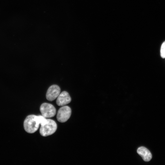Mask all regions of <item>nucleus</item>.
I'll list each match as a JSON object with an SVG mask.
<instances>
[{
  "mask_svg": "<svg viewBox=\"0 0 165 165\" xmlns=\"http://www.w3.org/2000/svg\"><path fill=\"white\" fill-rule=\"evenodd\" d=\"M137 152L145 161H149L152 158V155L150 151L144 147L138 148Z\"/></svg>",
  "mask_w": 165,
  "mask_h": 165,
  "instance_id": "nucleus-7",
  "label": "nucleus"
},
{
  "mask_svg": "<svg viewBox=\"0 0 165 165\" xmlns=\"http://www.w3.org/2000/svg\"><path fill=\"white\" fill-rule=\"evenodd\" d=\"M61 89L56 85L50 86L47 90L46 94V99L50 101H52L58 97L60 93Z\"/></svg>",
  "mask_w": 165,
  "mask_h": 165,
  "instance_id": "nucleus-5",
  "label": "nucleus"
},
{
  "mask_svg": "<svg viewBox=\"0 0 165 165\" xmlns=\"http://www.w3.org/2000/svg\"><path fill=\"white\" fill-rule=\"evenodd\" d=\"M40 125L38 116L31 115L25 118L24 123L25 130L28 133H33L38 129Z\"/></svg>",
  "mask_w": 165,
  "mask_h": 165,
  "instance_id": "nucleus-1",
  "label": "nucleus"
},
{
  "mask_svg": "<svg viewBox=\"0 0 165 165\" xmlns=\"http://www.w3.org/2000/svg\"><path fill=\"white\" fill-rule=\"evenodd\" d=\"M160 56L162 58H165V41L163 43L161 46Z\"/></svg>",
  "mask_w": 165,
  "mask_h": 165,
  "instance_id": "nucleus-8",
  "label": "nucleus"
},
{
  "mask_svg": "<svg viewBox=\"0 0 165 165\" xmlns=\"http://www.w3.org/2000/svg\"><path fill=\"white\" fill-rule=\"evenodd\" d=\"M40 110L42 115L45 118H51L54 116L56 114V109L52 104L46 103L42 104Z\"/></svg>",
  "mask_w": 165,
  "mask_h": 165,
  "instance_id": "nucleus-4",
  "label": "nucleus"
},
{
  "mask_svg": "<svg viewBox=\"0 0 165 165\" xmlns=\"http://www.w3.org/2000/svg\"><path fill=\"white\" fill-rule=\"evenodd\" d=\"M40 124L42 125L44 124L46 122L47 119L43 116H38Z\"/></svg>",
  "mask_w": 165,
  "mask_h": 165,
  "instance_id": "nucleus-9",
  "label": "nucleus"
},
{
  "mask_svg": "<svg viewBox=\"0 0 165 165\" xmlns=\"http://www.w3.org/2000/svg\"><path fill=\"white\" fill-rule=\"evenodd\" d=\"M71 114V108L68 106H64L58 110L57 115V120L61 123H64L70 118Z\"/></svg>",
  "mask_w": 165,
  "mask_h": 165,
  "instance_id": "nucleus-3",
  "label": "nucleus"
},
{
  "mask_svg": "<svg viewBox=\"0 0 165 165\" xmlns=\"http://www.w3.org/2000/svg\"><path fill=\"white\" fill-rule=\"evenodd\" d=\"M57 128V123L54 120L47 119L46 122L41 125L39 132L42 136L46 137L54 133Z\"/></svg>",
  "mask_w": 165,
  "mask_h": 165,
  "instance_id": "nucleus-2",
  "label": "nucleus"
},
{
  "mask_svg": "<svg viewBox=\"0 0 165 165\" xmlns=\"http://www.w3.org/2000/svg\"><path fill=\"white\" fill-rule=\"evenodd\" d=\"M71 98L68 93L66 91H63L59 94L56 100L57 105L62 106L70 103Z\"/></svg>",
  "mask_w": 165,
  "mask_h": 165,
  "instance_id": "nucleus-6",
  "label": "nucleus"
}]
</instances>
